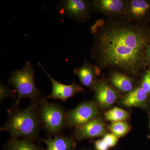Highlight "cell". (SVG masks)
<instances>
[{"mask_svg":"<svg viewBox=\"0 0 150 150\" xmlns=\"http://www.w3.org/2000/svg\"><path fill=\"white\" fill-rule=\"evenodd\" d=\"M92 55L100 66L136 73L141 66L147 39L136 25L115 22L93 34Z\"/></svg>","mask_w":150,"mask_h":150,"instance_id":"cell-1","label":"cell"},{"mask_svg":"<svg viewBox=\"0 0 150 150\" xmlns=\"http://www.w3.org/2000/svg\"><path fill=\"white\" fill-rule=\"evenodd\" d=\"M40 98L30 101L25 109L8 110V118L1 127V131L7 132L11 139L22 138L35 142L38 139L39 130L42 126L38 112Z\"/></svg>","mask_w":150,"mask_h":150,"instance_id":"cell-2","label":"cell"},{"mask_svg":"<svg viewBox=\"0 0 150 150\" xmlns=\"http://www.w3.org/2000/svg\"><path fill=\"white\" fill-rule=\"evenodd\" d=\"M35 71L29 61H27L21 69L15 70L11 73L8 83L16 91L15 102L10 109H18L21 100L28 98L35 101L42 97V94L35 84Z\"/></svg>","mask_w":150,"mask_h":150,"instance_id":"cell-3","label":"cell"},{"mask_svg":"<svg viewBox=\"0 0 150 150\" xmlns=\"http://www.w3.org/2000/svg\"><path fill=\"white\" fill-rule=\"evenodd\" d=\"M38 112L41 126L51 135H59L66 126L64 109L57 103L48 102L46 98L39 100Z\"/></svg>","mask_w":150,"mask_h":150,"instance_id":"cell-4","label":"cell"},{"mask_svg":"<svg viewBox=\"0 0 150 150\" xmlns=\"http://www.w3.org/2000/svg\"><path fill=\"white\" fill-rule=\"evenodd\" d=\"M99 113L98 107L95 103H82L67 112L66 126L75 129L79 128L97 118Z\"/></svg>","mask_w":150,"mask_h":150,"instance_id":"cell-5","label":"cell"},{"mask_svg":"<svg viewBox=\"0 0 150 150\" xmlns=\"http://www.w3.org/2000/svg\"><path fill=\"white\" fill-rule=\"evenodd\" d=\"M56 8L61 15L69 17L77 21H85L89 15L88 2L83 0L59 1Z\"/></svg>","mask_w":150,"mask_h":150,"instance_id":"cell-6","label":"cell"},{"mask_svg":"<svg viewBox=\"0 0 150 150\" xmlns=\"http://www.w3.org/2000/svg\"><path fill=\"white\" fill-rule=\"evenodd\" d=\"M38 64L44 73H46L52 83V92L47 97L48 98L66 101L70 98L74 96L76 94L83 91V88L79 85L77 84L74 81L71 85L64 84L61 83L55 80L46 71L40 62H38Z\"/></svg>","mask_w":150,"mask_h":150,"instance_id":"cell-7","label":"cell"},{"mask_svg":"<svg viewBox=\"0 0 150 150\" xmlns=\"http://www.w3.org/2000/svg\"><path fill=\"white\" fill-rule=\"evenodd\" d=\"M105 125L101 118H95L85 125L75 129L74 137L78 140L100 137L105 134Z\"/></svg>","mask_w":150,"mask_h":150,"instance_id":"cell-8","label":"cell"},{"mask_svg":"<svg viewBox=\"0 0 150 150\" xmlns=\"http://www.w3.org/2000/svg\"><path fill=\"white\" fill-rule=\"evenodd\" d=\"M94 88L97 101L101 108L110 107L118 99L117 92L105 82L96 83Z\"/></svg>","mask_w":150,"mask_h":150,"instance_id":"cell-9","label":"cell"},{"mask_svg":"<svg viewBox=\"0 0 150 150\" xmlns=\"http://www.w3.org/2000/svg\"><path fill=\"white\" fill-rule=\"evenodd\" d=\"M128 3L121 0H97L93 1L94 8L98 12L109 15L126 12Z\"/></svg>","mask_w":150,"mask_h":150,"instance_id":"cell-10","label":"cell"},{"mask_svg":"<svg viewBox=\"0 0 150 150\" xmlns=\"http://www.w3.org/2000/svg\"><path fill=\"white\" fill-rule=\"evenodd\" d=\"M40 140L47 146L45 150H74L77 145L73 137L60 135L56 136L54 138Z\"/></svg>","mask_w":150,"mask_h":150,"instance_id":"cell-11","label":"cell"},{"mask_svg":"<svg viewBox=\"0 0 150 150\" xmlns=\"http://www.w3.org/2000/svg\"><path fill=\"white\" fill-rule=\"evenodd\" d=\"M74 73L83 85L87 87H94L95 84L96 70L95 67L85 61L82 66L75 69Z\"/></svg>","mask_w":150,"mask_h":150,"instance_id":"cell-12","label":"cell"},{"mask_svg":"<svg viewBox=\"0 0 150 150\" xmlns=\"http://www.w3.org/2000/svg\"><path fill=\"white\" fill-rule=\"evenodd\" d=\"M147 96V93L139 87L129 92L121 103L127 107H142L146 103Z\"/></svg>","mask_w":150,"mask_h":150,"instance_id":"cell-13","label":"cell"},{"mask_svg":"<svg viewBox=\"0 0 150 150\" xmlns=\"http://www.w3.org/2000/svg\"><path fill=\"white\" fill-rule=\"evenodd\" d=\"M150 4L144 0H133L128 3L126 13L131 19H139L146 14Z\"/></svg>","mask_w":150,"mask_h":150,"instance_id":"cell-14","label":"cell"},{"mask_svg":"<svg viewBox=\"0 0 150 150\" xmlns=\"http://www.w3.org/2000/svg\"><path fill=\"white\" fill-rule=\"evenodd\" d=\"M35 142L27 139H11L4 146L3 150H44Z\"/></svg>","mask_w":150,"mask_h":150,"instance_id":"cell-15","label":"cell"},{"mask_svg":"<svg viewBox=\"0 0 150 150\" xmlns=\"http://www.w3.org/2000/svg\"><path fill=\"white\" fill-rule=\"evenodd\" d=\"M110 81L112 85L121 91L129 92L133 89V82L131 78L121 73H113Z\"/></svg>","mask_w":150,"mask_h":150,"instance_id":"cell-16","label":"cell"},{"mask_svg":"<svg viewBox=\"0 0 150 150\" xmlns=\"http://www.w3.org/2000/svg\"><path fill=\"white\" fill-rule=\"evenodd\" d=\"M104 116L108 121L115 122L125 121L129 118V114L128 111L122 108L114 107L105 112Z\"/></svg>","mask_w":150,"mask_h":150,"instance_id":"cell-17","label":"cell"},{"mask_svg":"<svg viewBox=\"0 0 150 150\" xmlns=\"http://www.w3.org/2000/svg\"><path fill=\"white\" fill-rule=\"evenodd\" d=\"M109 129L112 134L118 138L123 137L130 130L129 124L125 121L112 122L109 126Z\"/></svg>","mask_w":150,"mask_h":150,"instance_id":"cell-18","label":"cell"},{"mask_svg":"<svg viewBox=\"0 0 150 150\" xmlns=\"http://www.w3.org/2000/svg\"><path fill=\"white\" fill-rule=\"evenodd\" d=\"M16 91L15 89H12L9 87L5 85L2 82H1L0 84V102L2 103L7 98L16 97Z\"/></svg>","mask_w":150,"mask_h":150,"instance_id":"cell-19","label":"cell"},{"mask_svg":"<svg viewBox=\"0 0 150 150\" xmlns=\"http://www.w3.org/2000/svg\"><path fill=\"white\" fill-rule=\"evenodd\" d=\"M118 137L112 134H108L105 135L103 140L109 147L114 146L118 141Z\"/></svg>","mask_w":150,"mask_h":150,"instance_id":"cell-20","label":"cell"},{"mask_svg":"<svg viewBox=\"0 0 150 150\" xmlns=\"http://www.w3.org/2000/svg\"><path fill=\"white\" fill-rule=\"evenodd\" d=\"M142 88L147 93H150V71L145 74L142 82Z\"/></svg>","mask_w":150,"mask_h":150,"instance_id":"cell-21","label":"cell"},{"mask_svg":"<svg viewBox=\"0 0 150 150\" xmlns=\"http://www.w3.org/2000/svg\"><path fill=\"white\" fill-rule=\"evenodd\" d=\"M95 146L96 150H109V147L103 140L96 141Z\"/></svg>","mask_w":150,"mask_h":150,"instance_id":"cell-22","label":"cell"},{"mask_svg":"<svg viewBox=\"0 0 150 150\" xmlns=\"http://www.w3.org/2000/svg\"><path fill=\"white\" fill-rule=\"evenodd\" d=\"M148 55H149V58L150 59V48H149V49H148Z\"/></svg>","mask_w":150,"mask_h":150,"instance_id":"cell-23","label":"cell"}]
</instances>
